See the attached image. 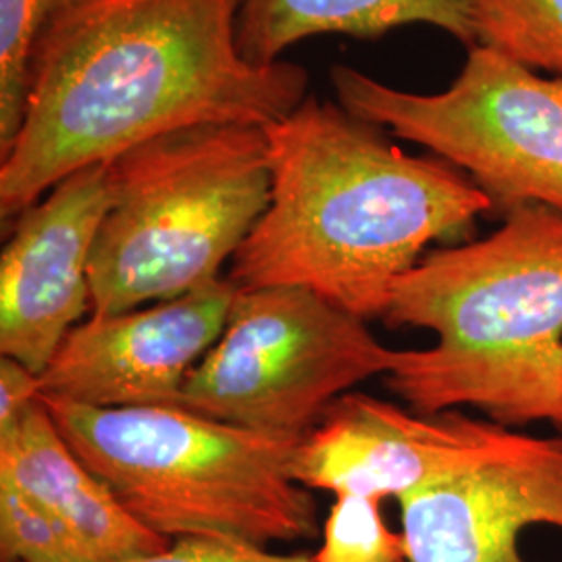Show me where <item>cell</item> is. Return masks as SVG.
<instances>
[{"instance_id": "1", "label": "cell", "mask_w": 562, "mask_h": 562, "mask_svg": "<svg viewBox=\"0 0 562 562\" xmlns=\"http://www.w3.org/2000/svg\"><path fill=\"white\" fill-rule=\"evenodd\" d=\"M241 0H80L36 44L20 132L0 155V215L59 181L183 127L269 125L311 92L290 60L257 67L236 42Z\"/></svg>"}, {"instance_id": "2", "label": "cell", "mask_w": 562, "mask_h": 562, "mask_svg": "<svg viewBox=\"0 0 562 562\" xmlns=\"http://www.w3.org/2000/svg\"><path fill=\"white\" fill-rule=\"evenodd\" d=\"M265 134L271 196L225 276L238 290L304 288L382 319L394 283L431 241L494 211L461 169L406 155L338 101L308 94Z\"/></svg>"}, {"instance_id": "3", "label": "cell", "mask_w": 562, "mask_h": 562, "mask_svg": "<svg viewBox=\"0 0 562 562\" xmlns=\"http://www.w3.org/2000/svg\"><path fill=\"white\" fill-rule=\"evenodd\" d=\"M383 322L436 334L385 375L415 413L459 406L504 427L562 413V211L525 204L494 234L431 250L396 280Z\"/></svg>"}, {"instance_id": "4", "label": "cell", "mask_w": 562, "mask_h": 562, "mask_svg": "<svg viewBox=\"0 0 562 562\" xmlns=\"http://www.w3.org/2000/svg\"><path fill=\"white\" fill-rule=\"evenodd\" d=\"M60 436L142 525L176 542L313 540L317 504L283 440L181 406L92 408L42 398Z\"/></svg>"}, {"instance_id": "5", "label": "cell", "mask_w": 562, "mask_h": 562, "mask_svg": "<svg viewBox=\"0 0 562 562\" xmlns=\"http://www.w3.org/2000/svg\"><path fill=\"white\" fill-rule=\"evenodd\" d=\"M109 167L113 201L92 248L90 315L222 280L271 196L265 125L183 127L136 144Z\"/></svg>"}, {"instance_id": "6", "label": "cell", "mask_w": 562, "mask_h": 562, "mask_svg": "<svg viewBox=\"0 0 562 562\" xmlns=\"http://www.w3.org/2000/svg\"><path fill=\"white\" fill-rule=\"evenodd\" d=\"M398 350L319 294L238 290L220 340L190 373L180 406L283 440H304L355 385L387 375Z\"/></svg>"}, {"instance_id": "7", "label": "cell", "mask_w": 562, "mask_h": 562, "mask_svg": "<svg viewBox=\"0 0 562 562\" xmlns=\"http://www.w3.org/2000/svg\"><path fill=\"white\" fill-rule=\"evenodd\" d=\"M336 101L454 165L506 215L525 204L562 211V80L473 44L438 94L404 92L355 67L331 69Z\"/></svg>"}, {"instance_id": "8", "label": "cell", "mask_w": 562, "mask_h": 562, "mask_svg": "<svg viewBox=\"0 0 562 562\" xmlns=\"http://www.w3.org/2000/svg\"><path fill=\"white\" fill-rule=\"evenodd\" d=\"M525 434L457 408L415 413L348 392L299 443L294 477L308 490L383 503L510 454Z\"/></svg>"}, {"instance_id": "9", "label": "cell", "mask_w": 562, "mask_h": 562, "mask_svg": "<svg viewBox=\"0 0 562 562\" xmlns=\"http://www.w3.org/2000/svg\"><path fill=\"white\" fill-rule=\"evenodd\" d=\"M236 294L223 276L171 301L90 315L38 375L42 398L92 408L180 406L183 385L220 340Z\"/></svg>"}, {"instance_id": "10", "label": "cell", "mask_w": 562, "mask_h": 562, "mask_svg": "<svg viewBox=\"0 0 562 562\" xmlns=\"http://www.w3.org/2000/svg\"><path fill=\"white\" fill-rule=\"evenodd\" d=\"M113 201L109 162L59 181L15 220L0 257V352L38 373L90 311V259Z\"/></svg>"}, {"instance_id": "11", "label": "cell", "mask_w": 562, "mask_h": 562, "mask_svg": "<svg viewBox=\"0 0 562 562\" xmlns=\"http://www.w3.org/2000/svg\"><path fill=\"white\" fill-rule=\"evenodd\" d=\"M408 562H527L531 525L562 529V438L527 436L503 459L429 483L401 501Z\"/></svg>"}, {"instance_id": "12", "label": "cell", "mask_w": 562, "mask_h": 562, "mask_svg": "<svg viewBox=\"0 0 562 562\" xmlns=\"http://www.w3.org/2000/svg\"><path fill=\"white\" fill-rule=\"evenodd\" d=\"M0 475L55 515L92 562L132 561L173 543L142 525L76 457L42 396L0 436Z\"/></svg>"}, {"instance_id": "13", "label": "cell", "mask_w": 562, "mask_h": 562, "mask_svg": "<svg viewBox=\"0 0 562 562\" xmlns=\"http://www.w3.org/2000/svg\"><path fill=\"white\" fill-rule=\"evenodd\" d=\"M413 23L440 27L467 46L475 44L464 0H241L236 42L250 65L271 67L306 38L373 41Z\"/></svg>"}, {"instance_id": "14", "label": "cell", "mask_w": 562, "mask_h": 562, "mask_svg": "<svg viewBox=\"0 0 562 562\" xmlns=\"http://www.w3.org/2000/svg\"><path fill=\"white\" fill-rule=\"evenodd\" d=\"M475 44L562 80V0H464Z\"/></svg>"}, {"instance_id": "15", "label": "cell", "mask_w": 562, "mask_h": 562, "mask_svg": "<svg viewBox=\"0 0 562 562\" xmlns=\"http://www.w3.org/2000/svg\"><path fill=\"white\" fill-rule=\"evenodd\" d=\"M80 0H0V155L23 121L30 69L46 27Z\"/></svg>"}, {"instance_id": "16", "label": "cell", "mask_w": 562, "mask_h": 562, "mask_svg": "<svg viewBox=\"0 0 562 562\" xmlns=\"http://www.w3.org/2000/svg\"><path fill=\"white\" fill-rule=\"evenodd\" d=\"M0 561L92 562L63 522L0 475Z\"/></svg>"}, {"instance_id": "17", "label": "cell", "mask_w": 562, "mask_h": 562, "mask_svg": "<svg viewBox=\"0 0 562 562\" xmlns=\"http://www.w3.org/2000/svg\"><path fill=\"white\" fill-rule=\"evenodd\" d=\"M315 562H408L402 533L383 519L382 503L361 496H336Z\"/></svg>"}, {"instance_id": "18", "label": "cell", "mask_w": 562, "mask_h": 562, "mask_svg": "<svg viewBox=\"0 0 562 562\" xmlns=\"http://www.w3.org/2000/svg\"><path fill=\"white\" fill-rule=\"evenodd\" d=\"M123 562H315V559L306 554H278L255 543L183 538L162 552Z\"/></svg>"}, {"instance_id": "19", "label": "cell", "mask_w": 562, "mask_h": 562, "mask_svg": "<svg viewBox=\"0 0 562 562\" xmlns=\"http://www.w3.org/2000/svg\"><path fill=\"white\" fill-rule=\"evenodd\" d=\"M41 401L38 373L25 364L2 357L0 359V436L9 434Z\"/></svg>"}, {"instance_id": "20", "label": "cell", "mask_w": 562, "mask_h": 562, "mask_svg": "<svg viewBox=\"0 0 562 562\" xmlns=\"http://www.w3.org/2000/svg\"><path fill=\"white\" fill-rule=\"evenodd\" d=\"M552 427H554V434H557L559 438H562V413L559 415V419L552 423Z\"/></svg>"}]
</instances>
